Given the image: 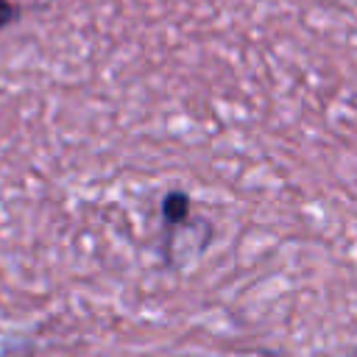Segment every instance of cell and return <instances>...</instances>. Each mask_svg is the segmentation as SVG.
<instances>
[{
    "instance_id": "1",
    "label": "cell",
    "mask_w": 357,
    "mask_h": 357,
    "mask_svg": "<svg viewBox=\"0 0 357 357\" xmlns=\"http://www.w3.org/2000/svg\"><path fill=\"white\" fill-rule=\"evenodd\" d=\"M187 212H190V198L184 192H167L162 198V231H165V237H170L173 229L187 220Z\"/></svg>"
},
{
    "instance_id": "2",
    "label": "cell",
    "mask_w": 357,
    "mask_h": 357,
    "mask_svg": "<svg viewBox=\"0 0 357 357\" xmlns=\"http://www.w3.org/2000/svg\"><path fill=\"white\" fill-rule=\"evenodd\" d=\"M20 20V6L11 0H0V31Z\"/></svg>"
}]
</instances>
